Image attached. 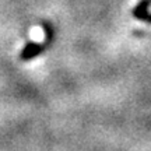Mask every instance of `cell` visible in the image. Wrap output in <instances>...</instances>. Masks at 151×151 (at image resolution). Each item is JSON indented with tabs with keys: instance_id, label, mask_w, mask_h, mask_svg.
<instances>
[{
	"instance_id": "cell-2",
	"label": "cell",
	"mask_w": 151,
	"mask_h": 151,
	"mask_svg": "<svg viewBox=\"0 0 151 151\" xmlns=\"http://www.w3.org/2000/svg\"><path fill=\"white\" fill-rule=\"evenodd\" d=\"M151 4V0H140L136 7L133 9V17L136 20H141V21H147L151 24V13L148 11V7Z\"/></svg>"
},
{
	"instance_id": "cell-1",
	"label": "cell",
	"mask_w": 151,
	"mask_h": 151,
	"mask_svg": "<svg viewBox=\"0 0 151 151\" xmlns=\"http://www.w3.org/2000/svg\"><path fill=\"white\" fill-rule=\"evenodd\" d=\"M43 49H45V45H43L42 42H28L27 45L22 48L20 58H21V60H24V62L32 60L42 53Z\"/></svg>"
}]
</instances>
